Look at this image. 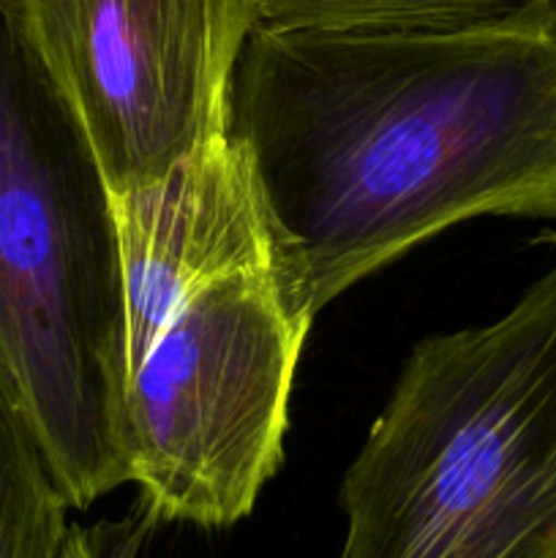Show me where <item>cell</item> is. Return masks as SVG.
<instances>
[{
	"mask_svg": "<svg viewBox=\"0 0 556 558\" xmlns=\"http://www.w3.org/2000/svg\"><path fill=\"white\" fill-rule=\"evenodd\" d=\"M227 129L259 191L283 303L311 325L452 223L556 218V5L461 31L259 25Z\"/></svg>",
	"mask_w": 556,
	"mask_h": 558,
	"instance_id": "6da1fadb",
	"label": "cell"
},
{
	"mask_svg": "<svg viewBox=\"0 0 556 558\" xmlns=\"http://www.w3.org/2000/svg\"><path fill=\"white\" fill-rule=\"evenodd\" d=\"M0 363L71 510L129 483L114 194L14 0H0Z\"/></svg>",
	"mask_w": 556,
	"mask_h": 558,
	"instance_id": "7a4b0ae2",
	"label": "cell"
},
{
	"mask_svg": "<svg viewBox=\"0 0 556 558\" xmlns=\"http://www.w3.org/2000/svg\"><path fill=\"white\" fill-rule=\"evenodd\" d=\"M341 507L338 558H556V267L414 347Z\"/></svg>",
	"mask_w": 556,
	"mask_h": 558,
	"instance_id": "3957f363",
	"label": "cell"
},
{
	"mask_svg": "<svg viewBox=\"0 0 556 558\" xmlns=\"http://www.w3.org/2000/svg\"><path fill=\"white\" fill-rule=\"evenodd\" d=\"M309 322L273 267L207 283L129 368L123 458L156 523L229 529L251 515L283 458Z\"/></svg>",
	"mask_w": 556,
	"mask_h": 558,
	"instance_id": "277c9868",
	"label": "cell"
},
{
	"mask_svg": "<svg viewBox=\"0 0 556 558\" xmlns=\"http://www.w3.org/2000/svg\"><path fill=\"white\" fill-rule=\"evenodd\" d=\"M14 3L114 196L229 131V87L259 0Z\"/></svg>",
	"mask_w": 556,
	"mask_h": 558,
	"instance_id": "5b68a950",
	"label": "cell"
},
{
	"mask_svg": "<svg viewBox=\"0 0 556 558\" xmlns=\"http://www.w3.org/2000/svg\"><path fill=\"white\" fill-rule=\"evenodd\" d=\"M114 218L129 368L191 294L232 272L273 267L259 191L229 131L164 178L114 196Z\"/></svg>",
	"mask_w": 556,
	"mask_h": 558,
	"instance_id": "8992f818",
	"label": "cell"
},
{
	"mask_svg": "<svg viewBox=\"0 0 556 558\" xmlns=\"http://www.w3.org/2000/svg\"><path fill=\"white\" fill-rule=\"evenodd\" d=\"M14 381L0 363V558H58L71 523Z\"/></svg>",
	"mask_w": 556,
	"mask_h": 558,
	"instance_id": "52a82bcc",
	"label": "cell"
},
{
	"mask_svg": "<svg viewBox=\"0 0 556 558\" xmlns=\"http://www.w3.org/2000/svg\"><path fill=\"white\" fill-rule=\"evenodd\" d=\"M554 0H259V25L276 31H461Z\"/></svg>",
	"mask_w": 556,
	"mask_h": 558,
	"instance_id": "ba28073f",
	"label": "cell"
},
{
	"mask_svg": "<svg viewBox=\"0 0 556 558\" xmlns=\"http://www.w3.org/2000/svg\"><path fill=\"white\" fill-rule=\"evenodd\" d=\"M58 558H101V556L96 554L90 537H87L80 526H69V534H65L63 545H60Z\"/></svg>",
	"mask_w": 556,
	"mask_h": 558,
	"instance_id": "9c48e42d",
	"label": "cell"
}]
</instances>
